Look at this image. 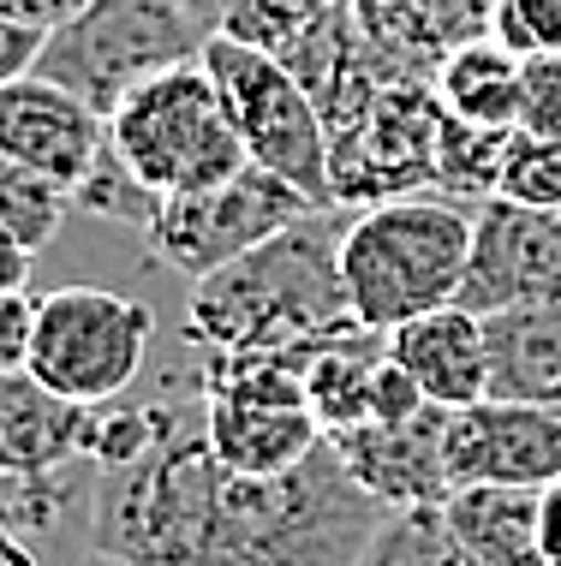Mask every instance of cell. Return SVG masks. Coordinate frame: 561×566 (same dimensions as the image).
I'll return each instance as SVG.
<instances>
[{
    "mask_svg": "<svg viewBox=\"0 0 561 566\" xmlns=\"http://www.w3.org/2000/svg\"><path fill=\"white\" fill-rule=\"evenodd\" d=\"M108 149L156 197L227 186L233 174L251 167L233 119H227L221 90L204 72V60L174 66V72H162V78L132 90L108 114Z\"/></svg>",
    "mask_w": 561,
    "mask_h": 566,
    "instance_id": "obj_4",
    "label": "cell"
},
{
    "mask_svg": "<svg viewBox=\"0 0 561 566\" xmlns=\"http://www.w3.org/2000/svg\"><path fill=\"white\" fill-rule=\"evenodd\" d=\"M436 84H383L353 114L329 119V191L335 209H376L436 191Z\"/></svg>",
    "mask_w": 561,
    "mask_h": 566,
    "instance_id": "obj_8",
    "label": "cell"
},
{
    "mask_svg": "<svg viewBox=\"0 0 561 566\" xmlns=\"http://www.w3.org/2000/svg\"><path fill=\"white\" fill-rule=\"evenodd\" d=\"M484 358H490V400L561 411V298L484 316Z\"/></svg>",
    "mask_w": 561,
    "mask_h": 566,
    "instance_id": "obj_16",
    "label": "cell"
},
{
    "mask_svg": "<svg viewBox=\"0 0 561 566\" xmlns=\"http://www.w3.org/2000/svg\"><path fill=\"white\" fill-rule=\"evenodd\" d=\"M561 298V209H526L508 197L472 209V256L454 304L466 316H502Z\"/></svg>",
    "mask_w": 561,
    "mask_h": 566,
    "instance_id": "obj_10",
    "label": "cell"
},
{
    "mask_svg": "<svg viewBox=\"0 0 561 566\" xmlns=\"http://www.w3.org/2000/svg\"><path fill=\"white\" fill-rule=\"evenodd\" d=\"M156 311L108 286H60L37 298L30 376L72 406H114L144 376Z\"/></svg>",
    "mask_w": 561,
    "mask_h": 566,
    "instance_id": "obj_6",
    "label": "cell"
},
{
    "mask_svg": "<svg viewBox=\"0 0 561 566\" xmlns=\"http://www.w3.org/2000/svg\"><path fill=\"white\" fill-rule=\"evenodd\" d=\"M538 495L543 489H454L436 513L466 566H543Z\"/></svg>",
    "mask_w": 561,
    "mask_h": 566,
    "instance_id": "obj_18",
    "label": "cell"
},
{
    "mask_svg": "<svg viewBox=\"0 0 561 566\" xmlns=\"http://www.w3.org/2000/svg\"><path fill=\"white\" fill-rule=\"evenodd\" d=\"M508 137L502 126H472V119L443 114V132H436V197L448 203H490L502 191V161H508Z\"/></svg>",
    "mask_w": 561,
    "mask_h": 566,
    "instance_id": "obj_20",
    "label": "cell"
},
{
    "mask_svg": "<svg viewBox=\"0 0 561 566\" xmlns=\"http://www.w3.org/2000/svg\"><path fill=\"white\" fill-rule=\"evenodd\" d=\"M0 566H42V555H37V543L30 537H19V531L0 518Z\"/></svg>",
    "mask_w": 561,
    "mask_h": 566,
    "instance_id": "obj_34",
    "label": "cell"
},
{
    "mask_svg": "<svg viewBox=\"0 0 561 566\" xmlns=\"http://www.w3.org/2000/svg\"><path fill=\"white\" fill-rule=\"evenodd\" d=\"M0 293H30V251L0 233Z\"/></svg>",
    "mask_w": 561,
    "mask_h": 566,
    "instance_id": "obj_33",
    "label": "cell"
},
{
    "mask_svg": "<svg viewBox=\"0 0 561 566\" xmlns=\"http://www.w3.org/2000/svg\"><path fill=\"white\" fill-rule=\"evenodd\" d=\"M79 566H126V560H114V555H96V548H84V560Z\"/></svg>",
    "mask_w": 561,
    "mask_h": 566,
    "instance_id": "obj_36",
    "label": "cell"
},
{
    "mask_svg": "<svg viewBox=\"0 0 561 566\" xmlns=\"http://www.w3.org/2000/svg\"><path fill=\"white\" fill-rule=\"evenodd\" d=\"M30 334H37V298L0 293V376L30 370Z\"/></svg>",
    "mask_w": 561,
    "mask_h": 566,
    "instance_id": "obj_29",
    "label": "cell"
},
{
    "mask_svg": "<svg viewBox=\"0 0 561 566\" xmlns=\"http://www.w3.org/2000/svg\"><path fill=\"white\" fill-rule=\"evenodd\" d=\"M102 144H108V119L84 108L79 96H66L49 78H19L0 90V156L42 174L60 191H79L96 167Z\"/></svg>",
    "mask_w": 561,
    "mask_h": 566,
    "instance_id": "obj_13",
    "label": "cell"
},
{
    "mask_svg": "<svg viewBox=\"0 0 561 566\" xmlns=\"http://www.w3.org/2000/svg\"><path fill=\"white\" fill-rule=\"evenodd\" d=\"M335 0H233L221 36L227 42H246V49H263V54H281L287 42L299 36L305 24H316Z\"/></svg>",
    "mask_w": 561,
    "mask_h": 566,
    "instance_id": "obj_25",
    "label": "cell"
},
{
    "mask_svg": "<svg viewBox=\"0 0 561 566\" xmlns=\"http://www.w3.org/2000/svg\"><path fill=\"white\" fill-rule=\"evenodd\" d=\"M305 216H311V203L293 186H281L263 167H246L227 186L162 197V209H156L144 239H149L156 263H168L174 274H191V281H209V274H221L227 263L251 256L257 244H269Z\"/></svg>",
    "mask_w": 561,
    "mask_h": 566,
    "instance_id": "obj_9",
    "label": "cell"
},
{
    "mask_svg": "<svg viewBox=\"0 0 561 566\" xmlns=\"http://www.w3.org/2000/svg\"><path fill=\"white\" fill-rule=\"evenodd\" d=\"M204 72L216 78L221 102H227V119H233L251 167H263L281 186H293L311 209H335L323 114H316V102L305 96V84H299L276 54L227 42V36H209Z\"/></svg>",
    "mask_w": 561,
    "mask_h": 566,
    "instance_id": "obj_7",
    "label": "cell"
},
{
    "mask_svg": "<svg viewBox=\"0 0 561 566\" xmlns=\"http://www.w3.org/2000/svg\"><path fill=\"white\" fill-rule=\"evenodd\" d=\"M79 7H84V0H0V19H19V24H37V30H60Z\"/></svg>",
    "mask_w": 561,
    "mask_h": 566,
    "instance_id": "obj_31",
    "label": "cell"
},
{
    "mask_svg": "<svg viewBox=\"0 0 561 566\" xmlns=\"http://www.w3.org/2000/svg\"><path fill=\"white\" fill-rule=\"evenodd\" d=\"M436 24V42L443 49H466V42H484L496 30V7L502 0H424Z\"/></svg>",
    "mask_w": 561,
    "mask_h": 566,
    "instance_id": "obj_28",
    "label": "cell"
},
{
    "mask_svg": "<svg viewBox=\"0 0 561 566\" xmlns=\"http://www.w3.org/2000/svg\"><path fill=\"white\" fill-rule=\"evenodd\" d=\"M72 209H84V216H96V221H114V227H132V233H149L162 197L149 191V186H138V179H132V167L120 161L108 144H102L90 179L72 191Z\"/></svg>",
    "mask_w": 561,
    "mask_h": 566,
    "instance_id": "obj_23",
    "label": "cell"
},
{
    "mask_svg": "<svg viewBox=\"0 0 561 566\" xmlns=\"http://www.w3.org/2000/svg\"><path fill=\"white\" fill-rule=\"evenodd\" d=\"M508 203L526 209H561V137H538L513 126L508 137V161H502V191Z\"/></svg>",
    "mask_w": 561,
    "mask_h": 566,
    "instance_id": "obj_24",
    "label": "cell"
},
{
    "mask_svg": "<svg viewBox=\"0 0 561 566\" xmlns=\"http://www.w3.org/2000/svg\"><path fill=\"white\" fill-rule=\"evenodd\" d=\"M448 418L443 406H424L401 423H359L346 436H329L353 483L376 495L388 513L413 507H443L454 495L448 483Z\"/></svg>",
    "mask_w": 561,
    "mask_h": 566,
    "instance_id": "obj_12",
    "label": "cell"
},
{
    "mask_svg": "<svg viewBox=\"0 0 561 566\" xmlns=\"http://www.w3.org/2000/svg\"><path fill=\"white\" fill-rule=\"evenodd\" d=\"M42 49H49V30L19 24V19H0V90L30 78L37 60H42Z\"/></svg>",
    "mask_w": 561,
    "mask_h": 566,
    "instance_id": "obj_30",
    "label": "cell"
},
{
    "mask_svg": "<svg viewBox=\"0 0 561 566\" xmlns=\"http://www.w3.org/2000/svg\"><path fill=\"white\" fill-rule=\"evenodd\" d=\"M209 49V30L186 19L179 0H84L37 60V78L60 84L108 119L138 84L191 66Z\"/></svg>",
    "mask_w": 561,
    "mask_h": 566,
    "instance_id": "obj_5",
    "label": "cell"
},
{
    "mask_svg": "<svg viewBox=\"0 0 561 566\" xmlns=\"http://www.w3.org/2000/svg\"><path fill=\"white\" fill-rule=\"evenodd\" d=\"M341 233L335 209H311L251 256L197 281L186 340L197 352H305L359 328L341 286Z\"/></svg>",
    "mask_w": 561,
    "mask_h": 566,
    "instance_id": "obj_2",
    "label": "cell"
},
{
    "mask_svg": "<svg viewBox=\"0 0 561 566\" xmlns=\"http://www.w3.org/2000/svg\"><path fill=\"white\" fill-rule=\"evenodd\" d=\"M138 459L96 471L90 548L126 566H365L388 507L353 483L335 441L281 478H239L204 436V394H156Z\"/></svg>",
    "mask_w": 561,
    "mask_h": 566,
    "instance_id": "obj_1",
    "label": "cell"
},
{
    "mask_svg": "<svg viewBox=\"0 0 561 566\" xmlns=\"http://www.w3.org/2000/svg\"><path fill=\"white\" fill-rule=\"evenodd\" d=\"M466 256H472V209L436 191L346 216L341 286L353 323L394 334L430 311H448L466 281Z\"/></svg>",
    "mask_w": 561,
    "mask_h": 566,
    "instance_id": "obj_3",
    "label": "cell"
},
{
    "mask_svg": "<svg viewBox=\"0 0 561 566\" xmlns=\"http://www.w3.org/2000/svg\"><path fill=\"white\" fill-rule=\"evenodd\" d=\"M538 537H543V566H561V478L538 495Z\"/></svg>",
    "mask_w": 561,
    "mask_h": 566,
    "instance_id": "obj_32",
    "label": "cell"
},
{
    "mask_svg": "<svg viewBox=\"0 0 561 566\" xmlns=\"http://www.w3.org/2000/svg\"><path fill=\"white\" fill-rule=\"evenodd\" d=\"M561 478V411L478 400L448 418L454 489H550Z\"/></svg>",
    "mask_w": 561,
    "mask_h": 566,
    "instance_id": "obj_11",
    "label": "cell"
},
{
    "mask_svg": "<svg viewBox=\"0 0 561 566\" xmlns=\"http://www.w3.org/2000/svg\"><path fill=\"white\" fill-rule=\"evenodd\" d=\"M66 209H72V197L60 186H49L42 174L0 156V233L7 239H19L30 256L49 251L54 233L66 227Z\"/></svg>",
    "mask_w": 561,
    "mask_h": 566,
    "instance_id": "obj_22",
    "label": "cell"
},
{
    "mask_svg": "<svg viewBox=\"0 0 561 566\" xmlns=\"http://www.w3.org/2000/svg\"><path fill=\"white\" fill-rule=\"evenodd\" d=\"M186 7V19L197 30H209V36H221V24H227V12H233V0H179Z\"/></svg>",
    "mask_w": 561,
    "mask_h": 566,
    "instance_id": "obj_35",
    "label": "cell"
},
{
    "mask_svg": "<svg viewBox=\"0 0 561 566\" xmlns=\"http://www.w3.org/2000/svg\"><path fill=\"white\" fill-rule=\"evenodd\" d=\"M520 132L561 137V54L520 60Z\"/></svg>",
    "mask_w": 561,
    "mask_h": 566,
    "instance_id": "obj_27",
    "label": "cell"
},
{
    "mask_svg": "<svg viewBox=\"0 0 561 566\" xmlns=\"http://www.w3.org/2000/svg\"><path fill=\"white\" fill-rule=\"evenodd\" d=\"M436 102L454 119H472V126H520V54H508L496 36L448 49V60L436 66Z\"/></svg>",
    "mask_w": 561,
    "mask_h": 566,
    "instance_id": "obj_19",
    "label": "cell"
},
{
    "mask_svg": "<svg viewBox=\"0 0 561 566\" xmlns=\"http://www.w3.org/2000/svg\"><path fill=\"white\" fill-rule=\"evenodd\" d=\"M388 358L418 381V394L443 411H466L490 400V358H484V316H466L460 304L430 311L418 323L388 334Z\"/></svg>",
    "mask_w": 561,
    "mask_h": 566,
    "instance_id": "obj_15",
    "label": "cell"
},
{
    "mask_svg": "<svg viewBox=\"0 0 561 566\" xmlns=\"http://www.w3.org/2000/svg\"><path fill=\"white\" fill-rule=\"evenodd\" d=\"M96 406H72L30 370L0 376V478H54L90 465Z\"/></svg>",
    "mask_w": 561,
    "mask_h": 566,
    "instance_id": "obj_14",
    "label": "cell"
},
{
    "mask_svg": "<svg viewBox=\"0 0 561 566\" xmlns=\"http://www.w3.org/2000/svg\"><path fill=\"white\" fill-rule=\"evenodd\" d=\"M299 381H305V406L323 423V436H346L359 423H371L376 406V376L388 364V334L371 328H346L335 340H316L305 352H293Z\"/></svg>",
    "mask_w": 561,
    "mask_h": 566,
    "instance_id": "obj_17",
    "label": "cell"
},
{
    "mask_svg": "<svg viewBox=\"0 0 561 566\" xmlns=\"http://www.w3.org/2000/svg\"><path fill=\"white\" fill-rule=\"evenodd\" d=\"M353 19L365 30V42L406 78H436V66L448 60V49L436 42L430 7L424 0H353Z\"/></svg>",
    "mask_w": 561,
    "mask_h": 566,
    "instance_id": "obj_21",
    "label": "cell"
},
{
    "mask_svg": "<svg viewBox=\"0 0 561 566\" xmlns=\"http://www.w3.org/2000/svg\"><path fill=\"white\" fill-rule=\"evenodd\" d=\"M496 42L508 54H561V0H502L496 7Z\"/></svg>",
    "mask_w": 561,
    "mask_h": 566,
    "instance_id": "obj_26",
    "label": "cell"
}]
</instances>
